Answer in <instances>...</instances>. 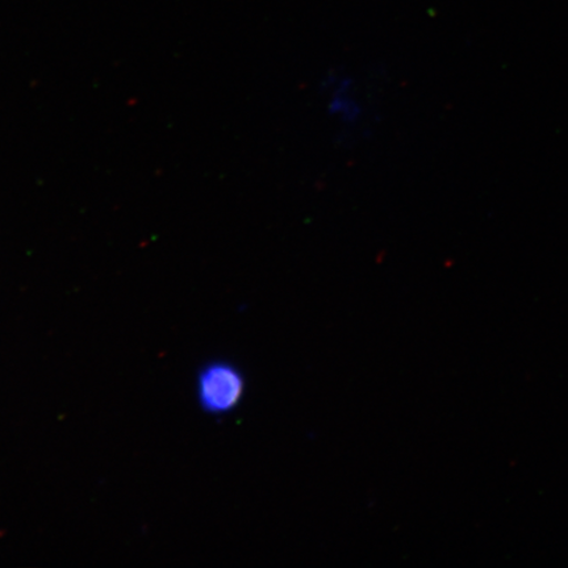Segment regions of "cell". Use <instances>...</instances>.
I'll use <instances>...</instances> for the list:
<instances>
[{"mask_svg":"<svg viewBox=\"0 0 568 568\" xmlns=\"http://www.w3.org/2000/svg\"><path fill=\"white\" fill-rule=\"evenodd\" d=\"M246 390L243 372L229 361H212L199 371L196 395L199 406L205 414L225 416L232 414Z\"/></svg>","mask_w":568,"mask_h":568,"instance_id":"6da1fadb","label":"cell"},{"mask_svg":"<svg viewBox=\"0 0 568 568\" xmlns=\"http://www.w3.org/2000/svg\"><path fill=\"white\" fill-rule=\"evenodd\" d=\"M326 113L346 132L364 124L366 106L351 74H326L322 83Z\"/></svg>","mask_w":568,"mask_h":568,"instance_id":"7a4b0ae2","label":"cell"}]
</instances>
